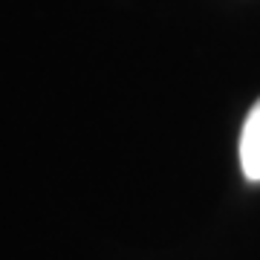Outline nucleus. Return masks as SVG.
I'll list each match as a JSON object with an SVG mask.
<instances>
[{
  "label": "nucleus",
  "instance_id": "obj_1",
  "mask_svg": "<svg viewBox=\"0 0 260 260\" xmlns=\"http://www.w3.org/2000/svg\"><path fill=\"white\" fill-rule=\"evenodd\" d=\"M240 168L249 182H260V102L243 121L240 133Z\"/></svg>",
  "mask_w": 260,
  "mask_h": 260
}]
</instances>
